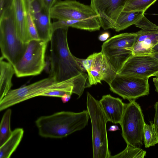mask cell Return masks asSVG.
<instances>
[{"instance_id": "obj_14", "label": "cell", "mask_w": 158, "mask_h": 158, "mask_svg": "<svg viewBox=\"0 0 158 158\" xmlns=\"http://www.w3.org/2000/svg\"><path fill=\"white\" fill-rule=\"evenodd\" d=\"M135 25L141 30L136 32L137 37L132 54H151L152 48L158 43V26L144 15Z\"/></svg>"}, {"instance_id": "obj_25", "label": "cell", "mask_w": 158, "mask_h": 158, "mask_svg": "<svg viewBox=\"0 0 158 158\" xmlns=\"http://www.w3.org/2000/svg\"><path fill=\"white\" fill-rule=\"evenodd\" d=\"M27 24L31 40H39L30 8V0H27Z\"/></svg>"}, {"instance_id": "obj_5", "label": "cell", "mask_w": 158, "mask_h": 158, "mask_svg": "<svg viewBox=\"0 0 158 158\" xmlns=\"http://www.w3.org/2000/svg\"><path fill=\"white\" fill-rule=\"evenodd\" d=\"M87 110L90 118L94 158H110L106 130L108 121L99 101L86 93Z\"/></svg>"}, {"instance_id": "obj_29", "label": "cell", "mask_w": 158, "mask_h": 158, "mask_svg": "<svg viewBox=\"0 0 158 158\" xmlns=\"http://www.w3.org/2000/svg\"><path fill=\"white\" fill-rule=\"evenodd\" d=\"M155 110L153 123L158 129V102H156L154 106Z\"/></svg>"}, {"instance_id": "obj_18", "label": "cell", "mask_w": 158, "mask_h": 158, "mask_svg": "<svg viewBox=\"0 0 158 158\" xmlns=\"http://www.w3.org/2000/svg\"><path fill=\"white\" fill-rule=\"evenodd\" d=\"M49 12L44 7L39 17L34 20L40 40L48 43L51 39L53 31Z\"/></svg>"}, {"instance_id": "obj_36", "label": "cell", "mask_w": 158, "mask_h": 158, "mask_svg": "<svg viewBox=\"0 0 158 158\" xmlns=\"http://www.w3.org/2000/svg\"><path fill=\"white\" fill-rule=\"evenodd\" d=\"M151 54L158 60V53H151Z\"/></svg>"}, {"instance_id": "obj_22", "label": "cell", "mask_w": 158, "mask_h": 158, "mask_svg": "<svg viewBox=\"0 0 158 158\" xmlns=\"http://www.w3.org/2000/svg\"><path fill=\"white\" fill-rule=\"evenodd\" d=\"M12 111L8 109L4 114L0 125V146L2 145L11 135L12 131L10 128Z\"/></svg>"}, {"instance_id": "obj_1", "label": "cell", "mask_w": 158, "mask_h": 158, "mask_svg": "<svg viewBox=\"0 0 158 158\" xmlns=\"http://www.w3.org/2000/svg\"><path fill=\"white\" fill-rule=\"evenodd\" d=\"M84 83V78L81 74L61 82H57L53 77L49 76L28 85L11 89L0 101V111L52 91L63 90L77 94L83 89Z\"/></svg>"}, {"instance_id": "obj_9", "label": "cell", "mask_w": 158, "mask_h": 158, "mask_svg": "<svg viewBox=\"0 0 158 158\" xmlns=\"http://www.w3.org/2000/svg\"><path fill=\"white\" fill-rule=\"evenodd\" d=\"M137 35L136 32L121 33L108 39L102 45L101 52L117 73L132 55Z\"/></svg>"}, {"instance_id": "obj_28", "label": "cell", "mask_w": 158, "mask_h": 158, "mask_svg": "<svg viewBox=\"0 0 158 158\" xmlns=\"http://www.w3.org/2000/svg\"><path fill=\"white\" fill-rule=\"evenodd\" d=\"M44 7L50 13V10L56 0H43Z\"/></svg>"}, {"instance_id": "obj_24", "label": "cell", "mask_w": 158, "mask_h": 158, "mask_svg": "<svg viewBox=\"0 0 158 158\" xmlns=\"http://www.w3.org/2000/svg\"><path fill=\"white\" fill-rule=\"evenodd\" d=\"M146 152L139 147H135L127 145L125 149L120 153L111 156L110 158H143Z\"/></svg>"}, {"instance_id": "obj_2", "label": "cell", "mask_w": 158, "mask_h": 158, "mask_svg": "<svg viewBox=\"0 0 158 158\" xmlns=\"http://www.w3.org/2000/svg\"><path fill=\"white\" fill-rule=\"evenodd\" d=\"M69 28L55 30L50 41V76L57 82L66 81L84 72L69 50L67 40Z\"/></svg>"}, {"instance_id": "obj_31", "label": "cell", "mask_w": 158, "mask_h": 158, "mask_svg": "<svg viewBox=\"0 0 158 158\" xmlns=\"http://www.w3.org/2000/svg\"><path fill=\"white\" fill-rule=\"evenodd\" d=\"M9 1V0L8 2H7V0H0V14H1L3 12L4 9L8 2Z\"/></svg>"}, {"instance_id": "obj_35", "label": "cell", "mask_w": 158, "mask_h": 158, "mask_svg": "<svg viewBox=\"0 0 158 158\" xmlns=\"http://www.w3.org/2000/svg\"><path fill=\"white\" fill-rule=\"evenodd\" d=\"M119 130L118 126L116 125H113L109 128L108 131H114Z\"/></svg>"}, {"instance_id": "obj_8", "label": "cell", "mask_w": 158, "mask_h": 158, "mask_svg": "<svg viewBox=\"0 0 158 158\" xmlns=\"http://www.w3.org/2000/svg\"><path fill=\"white\" fill-rule=\"evenodd\" d=\"M135 100L127 104L119 124L127 145L140 148L143 145L145 123L141 107Z\"/></svg>"}, {"instance_id": "obj_30", "label": "cell", "mask_w": 158, "mask_h": 158, "mask_svg": "<svg viewBox=\"0 0 158 158\" xmlns=\"http://www.w3.org/2000/svg\"><path fill=\"white\" fill-rule=\"evenodd\" d=\"M110 36V34L108 32H104L100 34L98 37V39L102 41H106Z\"/></svg>"}, {"instance_id": "obj_16", "label": "cell", "mask_w": 158, "mask_h": 158, "mask_svg": "<svg viewBox=\"0 0 158 158\" xmlns=\"http://www.w3.org/2000/svg\"><path fill=\"white\" fill-rule=\"evenodd\" d=\"M13 6L16 27L22 41L27 43L31 39L27 24V0H11Z\"/></svg>"}, {"instance_id": "obj_34", "label": "cell", "mask_w": 158, "mask_h": 158, "mask_svg": "<svg viewBox=\"0 0 158 158\" xmlns=\"http://www.w3.org/2000/svg\"><path fill=\"white\" fill-rule=\"evenodd\" d=\"M154 53H158V43L151 49V54Z\"/></svg>"}, {"instance_id": "obj_20", "label": "cell", "mask_w": 158, "mask_h": 158, "mask_svg": "<svg viewBox=\"0 0 158 158\" xmlns=\"http://www.w3.org/2000/svg\"><path fill=\"white\" fill-rule=\"evenodd\" d=\"M142 11H123L116 20L113 29L117 32L135 25L144 15Z\"/></svg>"}, {"instance_id": "obj_17", "label": "cell", "mask_w": 158, "mask_h": 158, "mask_svg": "<svg viewBox=\"0 0 158 158\" xmlns=\"http://www.w3.org/2000/svg\"><path fill=\"white\" fill-rule=\"evenodd\" d=\"M4 59L2 56L0 58V101L11 90L12 79L15 73L13 65L8 61H4Z\"/></svg>"}, {"instance_id": "obj_7", "label": "cell", "mask_w": 158, "mask_h": 158, "mask_svg": "<svg viewBox=\"0 0 158 158\" xmlns=\"http://www.w3.org/2000/svg\"><path fill=\"white\" fill-rule=\"evenodd\" d=\"M48 43L39 40H31L19 60L13 66L18 77L40 74L46 66L45 54Z\"/></svg>"}, {"instance_id": "obj_15", "label": "cell", "mask_w": 158, "mask_h": 158, "mask_svg": "<svg viewBox=\"0 0 158 158\" xmlns=\"http://www.w3.org/2000/svg\"><path fill=\"white\" fill-rule=\"evenodd\" d=\"M99 101L108 121L119 124L127 104L110 94L103 96Z\"/></svg>"}, {"instance_id": "obj_12", "label": "cell", "mask_w": 158, "mask_h": 158, "mask_svg": "<svg viewBox=\"0 0 158 158\" xmlns=\"http://www.w3.org/2000/svg\"><path fill=\"white\" fill-rule=\"evenodd\" d=\"M158 73V60L151 54L132 55L117 74L121 75L148 77Z\"/></svg>"}, {"instance_id": "obj_6", "label": "cell", "mask_w": 158, "mask_h": 158, "mask_svg": "<svg viewBox=\"0 0 158 158\" xmlns=\"http://www.w3.org/2000/svg\"><path fill=\"white\" fill-rule=\"evenodd\" d=\"M51 18L58 20L70 19L84 23L91 27L94 31L101 27L98 16L90 5L75 0H56L50 12Z\"/></svg>"}, {"instance_id": "obj_13", "label": "cell", "mask_w": 158, "mask_h": 158, "mask_svg": "<svg viewBox=\"0 0 158 158\" xmlns=\"http://www.w3.org/2000/svg\"><path fill=\"white\" fill-rule=\"evenodd\" d=\"M130 0H91L90 6L104 30L113 29L117 19Z\"/></svg>"}, {"instance_id": "obj_4", "label": "cell", "mask_w": 158, "mask_h": 158, "mask_svg": "<svg viewBox=\"0 0 158 158\" xmlns=\"http://www.w3.org/2000/svg\"><path fill=\"white\" fill-rule=\"evenodd\" d=\"M0 48L2 56L13 66L21 58L27 43L20 38L10 0L0 14Z\"/></svg>"}, {"instance_id": "obj_33", "label": "cell", "mask_w": 158, "mask_h": 158, "mask_svg": "<svg viewBox=\"0 0 158 158\" xmlns=\"http://www.w3.org/2000/svg\"><path fill=\"white\" fill-rule=\"evenodd\" d=\"M155 77L153 80L155 87V90L158 93V73L154 76Z\"/></svg>"}, {"instance_id": "obj_32", "label": "cell", "mask_w": 158, "mask_h": 158, "mask_svg": "<svg viewBox=\"0 0 158 158\" xmlns=\"http://www.w3.org/2000/svg\"><path fill=\"white\" fill-rule=\"evenodd\" d=\"M71 95L70 94H64L62 97L61 99L64 103H65L68 102L71 98Z\"/></svg>"}, {"instance_id": "obj_23", "label": "cell", "mask_w": 158, "mask_h": 158, "mask_svg": "<svg viewBox=\"0 0 158 158\" xmlns=\"http://www.w3.org/2000/svg\"><path fill=\"white\" fill-rule=\"evenodd\" d=\"M157 0H130L124 7L123 11H142L145 12Z\"/></svg>"}, {"instance_id": "obj_26", "label": "cell", "mask_w": 158, "mask_h": 158, "mask_svg": "<svg viewBox=\"0 0 158 158\" xmlns=\"http://www.w3.org/2000/svg\"><path fill=\"white\" fill-rule=\"evenodd\" d=\"M30 8L34 21L40 15L44 8L43 0H30Z\"/></svg>"}, {"instance_id": "obj_3", "label": "cell", "mask_w": 158, "mask_h": 158, "mask_svg": "<svg viewBox=\"0 0 158 158\" xmlns=\"http://www.w3.org/2000/svg\"><path fill=\"white\" fill-rule=\"evenodd\" d=\"M89 117L87 110L78 113L62 111L41 116L35 123L41 136L62 138L84 128Z\"/></svg>"}, {"instance_id": "obj_19", "label": "cell", "mask_w": 158, "mask_h": 158, "mask_svg": "<svg viewBox=\"0 0 158 158\" xmlns=\"http://www.w3.org/2000/svg\"><path fill=\"white\" fill-rule=\"evenodd\" d=\"M24 134L22 128L12 131L9 138L0 147V158H9L15 151L20 143Z\"/></svg>"}, {"instance_id": "obj_10", "label": "cell", "mask_w": 158, "mask_h": 158, "mask_svg": "<svg viewBox=\"0 0 158 158\" xmlns=\"http://www.w3.org/2000/svg\"><path fill=\"white\" fill-rule=\"evenodd\" d=\"M149 78L117 74L109 85L112 92L130 101L148 95Z\"/></svg>"}, {"instance_id": "obj_27", "label": "cell", "mask_w": 158, "mask_h": 158, "mask_svg": "<svg viewBox=\"0 0 158 158\" xmlns=\"http://www.w3.org/2000/svg\"><path fill=\"white\" fill-rule=\"evenodd\" d=\"M66 94H71L64 90H56L47 92L43 94V96L57 97L61 98Z\"/></svg>"}, {"instance_id": "obj_11", "label": "cell", "mask_w": 158, "mask_h": 158, "mask_svg": "<svg viewBox=\"0 0 158 158\" xmlns=\"http://www.w3.org/2000/svg\"><path fill=\"white\" fill-rule=\"evenodd\" d=\"M83 68L87 73L88 81L90 86L101 81L108 85L117 73L108 60L101 52L94 53L86 59H83Z\"/></svg>"}, {"instance_id": "obj_21", "label": "cell", "mask_w": 158, "mask_h": 158, "mask_svg": "<svg viewBox=\"0 0 158 158\" xmlns=\"http://www.w3.org/2000/svg\"><path fill=\"white\" fill-rule=\"evenodd\" d=\"M150 125L145 123L143 128V140L145 147L149 148L158 143V129L152 122Z\"/></svg>"}]
</instances>
